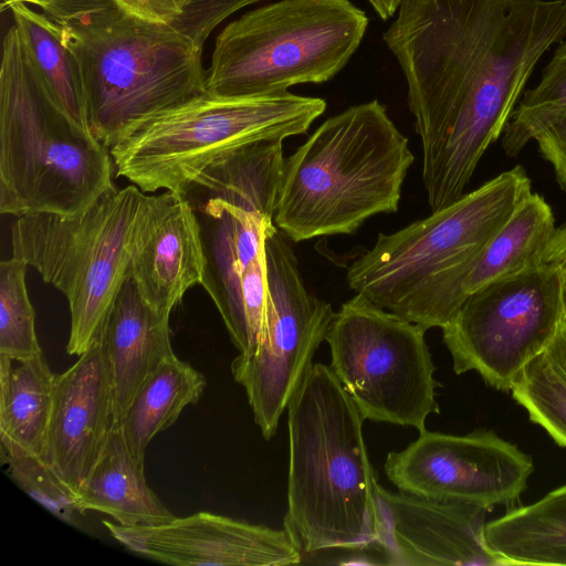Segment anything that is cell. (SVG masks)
<instances>
[{"mask_svg":"<svg viewBox=\"0 0 566 566\" xmlns=\"http://www.w3.org/2000/svg\"><path fill=\"white\" fill-rule=\"evenodd\" d=\"M80 67L88 129L111 149L145 120L206 93L202 48L114 0L43 9Z\"/></svg>","mask_w":566,"mask_h":566,"instance_id":"6da1fadb","label":"cell"},{"mask_svg":"<svg viewBox=\"0 0 566 566\" xmlns=\"http://www.w3.org/2000/svg\"><path fill=\"white\" fill-rule=\"evenodd\" d=\"M286 409V533L303 555L378 541L379 483L365 419L331 366L313 364Z\"/></svg>","mask_w":566,"mask_h":566,"instance_id":"7a4b0ae2","label":"cell"},{"mask_svg":"<svg viewBox=\"0 0 566 566\" xmlns=\"http://www.w3.org/2000/svg\"><path fill=\"white\" fill-rule=\"evenodd\" d=\"M531 192L516 166L423 219L379 233L348 268L349 289L426 331L442 328L467 298L462 283L476 258Z\"/></svg>","mask_w":566,"mask_h":566,"instance_id":"3957f363","label":"cell"},{"mask_svg":"<svg viewBox=\"0 0 566 566\" xmlns=\"http://www.w3.org/2000/svg\"><path fill=\"white\" fill-rule=\"evenodd\" d=\"M413 159L379 101L350 106L285 158L274 224L294 242L353 234L370 217L398 210Z\"/></svg>","mask_w":566,"mask_h":566,"instance_id":"277c9868","label":"cell"},{"mask_svg":"<svg viewBox=\"0 0 566 566\" xmlns=\"http://www.w3.org/2000/svg\"><path fill=\"white\" fill-rule=\"evenodd\" d=\"M113 172L109 149L55 102L12 24L0 66V212L78 213L114 185Z\"/></svg>","mask_w":566,"mask_h":566,"instance_id":"5b68a950","label":"cell"},{"mask_svg":"<svg viewBox=\"0 0 566 566\" xmlns=\"http://www.w3.org/2000/svg\"><path fill=\"white\" fill-rule=\"evenodd\" d=\"M368 27L350 0H279L248 11L217 36L206 92L249 98L332 80Z\"/></svg>","mask_w":566,"mask_h":566,"instance_id":"8992f818","label":"cell"},{"mask_svg":"<svg viewBox=\"0 0 566 566\" xmlns=\"http://www.w3.org/2000/svg\"><path fill=\"white\" fill-rule=\"evenodd\" d=\"M147 195L135 185H113L83 211L32 213L11 227L13 258L34 268L69 303L70 355L98 338L108 310L130 274L137 228Z\"/></svg>","mask_w":566,"mask_h":566,"instance_id":"52a82bcc","label":"cell"},{"mask_svg":"<svg viewBox=\"0 0 566 566\" xmlns=\"http://www.w3.org/2000/svg\"><path fill=\"white\" fill-rule=\"evenodd\" d=\"M326 109L290 92L230 98L203 93L138 125L111 149L116 177L144 192L181 193L210 163L242 145L308 130Z\"/></svg>","mask_w":566,"mask_h":566,"instance_id":"ba28073f","label":"cell"},{"mask_svg":"<svg viewBox=\"0 0 566 566\" xmlns=\"http://www.w3.org/2000/svg\"><path fill=\"white\" fill-rule=\"evenodd\" d=\"M513 0H402L384 41L405 75L422 159L489 64Z\"/></svg>","mask_w":566,"mask_h":566,"instance_id":"9c48e42d","label":"cell"},{"mask_svg":"<svg viewBox=\"0 0 566 566\" xmlns=\"http://www.w3.org/2000/svg\"><path fill=\"white\" fill-rule=\"evenodd\" d=\"M565 35V0L512 1L485 72L436 150L422 159L431 211L464 195L481 157L503 134L541 57Z\"/></svg>","mask_w":566,"mask_h":566,"instance_id":"30bf717a","label":"cell"},{"mask_svg":"<svg viewBox=\"0 0 566 566\" xmlns=\"http://www.w3.org/2000/svg\"><path fill=\"white\" fill-rule=\"evenodd\" d=\"M426 329L355 293L331 322V368L365 420L426 429L439 412Z\"/></svg>","mask_w":566,"mask_h":566,"instance_id":"8fae6325","label":"cell"},{"mask_svg":"<svg viewBox=\"0 0 566 566\" xmlns=\"http://www.w3.org/2000/svg\"><path fill=\"white\" fill-rule=\"evenodd\" d=\"M562 291L563 269L543 263L469 294L441 328L454 373L475 371L492 388L511 391L554 338L564 315Z\"/></svg>","mask_w":566,"mask_h":566,"instance_id":"7c38bea8","label":"cell"},{"mask_svg":"<svg viewBox=\"0 0 566 566\" xmlns=\"http://www.w3.org/2000/svg\"><path fill=\"white\" fill-rule=\"evenodd\" d=\"M289 240L274 223L265 229L263 332L253 353L239 354L231 363L233 379L244 388L254 422L266 440L275 434L335 315L328 302L306 289Z\"/></svg>","mask_w":566,"mask_h":566,"instance_id":"4fadbf2b","label":"cell"},{"mask_svg":"<svg viewBox=\"0 0 566 566\" xmlns=\"http://www.w3.org/2000/svg\"><path fill=\"white\" fill-rule=\"evenodd\" d=\"M384 469L399 491L491 511L520 499L534 465L531 455L492 431L457 436L424 429L389 452Z\"/></svg>","mask_w":566,"mask_h":566,"instance_id":"5bb4252c","label":"cell"},{"mask_svg":"<svg viewBox=\"0 0 566 566\" xmlns=\"http://www.w3.org/2000/svg\"><path fill=\"white\" fill-rule=\"evenodd\" d=\"M109 534L133 553L180 566H286L303 554L283 528L273 530L209 512L151 526L104 521Z\"/></svg>","mask_w":566,"mask_h":566,"instance_id":"9a60e30c","label":"cell"},{"mask_svg":"<svg viewBox=\"0 0 566 566\" xmlns=\"http://www.w3.org/2000/svg\"><path fill=\"white\" fill-rule=\"evenodd\" d=\"M378 542L394 566H506L488 546V509L377 486Z\"/></svg>","mask_w":566,"mask_h":566,"instance_id":"2e32d148","label":"cell"},{"mask_svg":"<svg viewBox=\"0 0 566 566\" xmlns=\"http://www.w3.org/2000/svg\"><path fill=\"white\" fill-rule=\"evenodd\" d=\"M113 428L109 365L97 339L64 373L55 375L43 459L75 492Z\"/></svg>","mask_w":566,"mask_h":566,"instance_id":"e0dca14e","label":"cell"},{"mask_svg":"<svg viewBox=\"0 0 566 566\" xmlns=\"http://www.w3.org/2000/svg\"><path fill=\"white\" fill-rule=\"evenodd\" d=\"M205 253L191 205L166 190L147 196L134 242L130 274L144 301L170 315L185 293L201 284Z\"/></svg>","mask_w":566,"mask_h":566,"instance_id":"ac0fdd59","label":"cell"},{"mask_svg":"<svg viewBox=\"0 0 566 566\" xmlns=\"http://www.w3.org/2000/svg\"><path fill=\"white\" fill-rule=\"evenodd\" d=\"M193 210L205 253L201 285L218 308L239 354H250L253 344L241 285L249 265L264 250L265 229L274 222L222 201H209Z\"/></svg>","mask_w":566,"mask_h":566,"instance_id":"d6986e66","label":"cell"},{"mask_svg":"<svg viewBox=\"0 0 566 566\" xmlns=\"http://www.w3.org/2000/svg\"><path fill=\"white\" fill-rule=\"evenodd\" d=\"M169 316L151 308L129 274L116 294L98 335L113 386V427L117 426L145 379L168 357Z\"/></svg>","mask_w":566,"mask_h":566,"instance_id":"ffe728a7","label":"cell"},{"mask_svg":"<svg viewBox=\"0 0 566 566\" xmlns=\"http://www.w3.org/2000/svg\"><path fill=\"white\" fill-rule=\"evenodd\" d=\"M282 143L259 140L223 154L179 195L193 209L209 201H222L274 222L285 166Z\"/></svg>","mask_w":566,"mask_h":566,"instance_id":"44dd1931","label":"cell"},{"mask_svg":"<svg viewBox=\"0 0 566 566\" xmlns=\"http://www.w3.org/2000/svg\"><path fill=\"white\" fill-rule=\"evenodd\" d=\"M76 500L83 511L104 513L123 526L158 525L175 517L148 486L144 462L134 458L117 427L112 428Z\"/></svg>","mask_w":566,"mask_h":566,"instance_id":"7402d4cb","label":"cell"},{"mask_svg":"<svg viewBox=\"0 0 566 566\" xmlns=\"http://www.w3.org/2000/svg\"><path fill=\"white\" fill-rule=\"evenodd\" d=\"M0 355L1 453L43 458L53 401L55 375L43 354L20 361Z\"/></svg>","mask_w":566,"mask_h":566,"instance_id":"603a6c76","label":"cell"},{"mask_svg":"<svg viewBox=\"0 0 566 566\" xmlns=\"http://www.w3.org/2000/svg\"><path fill=\"white\" fill-rule=\"evenodd\" d=\"M556 229L551 206L531 192L476 258L462 283L464 296L541 266Z\"/></svg>","mask_w":566,"mask_h":566,"instance_id":"cb8c5ba5","label":"cell"},{"mask_svg":"<svg viewBox=\"0 0 566 566\" xmlns=\"http://www.w3.org/2000/svg\"><path fill=\"white\" fill-rule=\"evenodd\" d=\"M485 541L506 566H566V484L488 522Z\"/></svg>","mask_w":566,"mask_h":566,"instance_id":"d4e9b609","label":"cell"},{"mask_svg":"<svg viewBox=\"0 0 566 566\" xmlns=\"http://www.w3.org/2000/svg\"><path fill=\"white\" fill-rule=\"evenodd\" d=\"M205 387L203 375L176 355L145 379L115 426L122 430L136 460L144 462L154 437L171 427L187 406L197 403Z\"/></svg>","mask_w":566,"mask_h":566,"instance_id":"484cf974","label":"cell"},{"mask_svg":"<svg viewBox=\"0 0 566 566\" xmlns=\"http://www.w3.org/2000/svg\"><path fill=\"white\" fill-rule=\"evenodd\" d=\"M31 63L60 107L88 129L86 101L77 62L63 41L60 28L46 14L25 3L7 4Z\"/></svg>","mask_w":566,"mask_h":566,"instance_id":"4316f807","label":"cell"},{"mask_svg":"<svg viewBox=\"0 0 566 566\" xmlns=\"http://www.w3.org/2000/svg\"><path fill=\"white\" fill-rule=\"evenodd\" d=\"M566 108V40L543 69L539 82L524 92L503 132L502 146L516 157L535 135Z\"/></svg>","mask_w":566,"mask_h":566,"instance_id":"83f0119b","label":"cell"},{"mask_svg":"<svg viewBox=\"0 0 566 566\" xmlns=\"http://www.w3.org/2000/svg\"><path fill=\"white\" fill-rule=\"evenodd\" d=\"M27 266L13 256L0 263V355L18 363L42 353L25 284Z\"/></svg>","mask_w":566,"mask_h":566,"instance_id":"f1b7e54d","label":"cell"},{"mask_svg":"<svg viewBox=\"0 0 566 566\" xmlns=\"http://www.w3.org/2000/svg\"><path fill=\"white\" fill-rule=\"evenodd\" d=\"M534 423L566 448V384L539 354L522 370L511 389Z\"/></svg>","mask_w":566,"mask_h":566,"instance_id":"f546056e","label":"cell"},{"mask_svg":"<svg viewBox=\"0 0 566 566\" xmlns=\"http://www.w3.org/2000/svg\"><path fill=\"white\" fill-rule=\"evenodd\" d=\"M9 476L29 496L62 522L83 528L84 513L75 492L41 457L27 453H1Z\"/></svg>","mask_w":566,"mask_h":566,"instance_id":"4dcf8cb0","label":"cell"},{"mask_svg":"<svg viewBox=\"0 0 566 566\" xmlns=\"http://www.w3.org/2000/svg\"><path fill=\"white\" fill-rule=\"evenodd\" d=\"M534 140L542 157L553 166L557 184L566 191V108Z\"/></svg>","mask_w":566,"mask_h":566,"instance_id":"1f68e13d","label":"cell"},{"mask_svg":"<svg viewBox=\"0 0 566 566\" xmlns=\"http://www.w3.org/2000/svg\"><path fill=\"white\" fill-rule=\"evenodd\" d=\"M130 14L143 20L169 24L182 13L178 0H114Z\"/></svg>","mask_w":566,"mask_h":566,"instance_id":"d6a6232c","label":"cell"},{"mask_svg":"<svg viewBox=\"0 0 566 566\" xmlns=\"http://www.w3.org/2000/svg\"><path fill=\"white\" fill-rule=\"evenodd\" d=\"M541 355L549 368L566 384V318L564 315L554 338Z\"/></svg>","mask_w":566,"mask_h":566,"instance_id":"836d02e7","label":"cell"},{"mask_svg":"<svg viewBox=\"0 0 566 566\" xmlns=\"http://www.w3.org/2000/svg\"><path fill=\"white\" fill-rule=\"evenodd\" d=\"M543 263L566 268V223L556 229L544 255Z\"/></svg>","mask_w":566,"mask_h":566,"instance_id":"e575fe53","label":"cell"},{"mask_svg":"<svg viewBox=\"0 0 566 566\" xmlns=\"http://www.w3.org/2000/svg\"><path fill=\"white\" fill-rule=\"evenodd\" d=\"M381 20H388L398 10L402 0H368Z\"/></svg>","mask_w":566,"mask_h":566,"instance_id":"d590c367","label":"cell"},{"mask_svg":"<svg viewBox=\"0 0 566 566\" xmlns=\"http://www.w3.org/2000/svg\"><path fill=\"white\" fill-rule=\"evenodd\" d=\"M71 0H3L4 4L13 3V2H22V3H32L35 6H39L40 8L44 9L46 7L66 2Z\"/></svg>","mask_w":566,"mask_h":566,"instance_id":"8d00e7d4","label":"cell"},{"mask_svg":"<svg viewBox=\"0 0 566 566\" xmlns=\"http://www.w3.org/2000/svg\"><path fill=\"white\" fill-rule=\"evenodd\" d=\"M562 298H563V312L564 316L566 318V268L563 269V291H562Z\"/></svg>","mask_w":566,"mask_h":566,"instance_id":"74e56055","label":"cell"},{"mask_svg":"<svg viewBox=\"0 0 566 566\" xmlns=\"http://www.w3.org/2000/svg\"><path fill=\"white\" fill-rule=\"evenodd\" d=\"M178 1H179L180 6H181V9H182L186 4H188L192 0H178Z\"/></svg>","mask_w":566,"mask_h":566,"instance_id":"f35d334b","label":"cell"}]
</instances>
